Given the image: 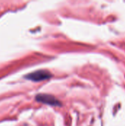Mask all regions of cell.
I'll list each match as a JSON object with an SVG mask.
<instances>
[{
  "mask_svg": "<svg viewBox=\"0 0 125 126\" xmlns=\"http://www.w3.org/2000/svg\"><path fill=\"white\" fill-rule=\"evenodd\" d=\"M52 75L46 70H38V71H36V72H32L25 75L24 78L27 80L38 82V81H41V80H44L46 79H49L50 78H52Z\"/></svg>",
  "mask_w": 125,
  "mask_h": 126,
  "instance_id": "obj_1",
  "label": "cell"
},
{
  "mask_svg": "<svg viewBox=\"0 0 125 126\" xmlns=\"http://www.w3.org/2000/svg\"><path fill=\"white\" fill-rule=\"evenodd\" d=\"M35 100L38 102L48 104L52 106H59L61 105V103L52 95L50 94H39L36 95Z\"/></svg>",
  "mask_w": 125,
  "mask_h": 126,
  "instance_id": "obj_2",
  "label": "cell"
}]
</instances>
